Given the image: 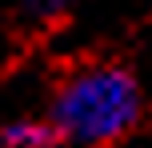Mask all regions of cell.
<instances>
[{
    "label": "cell",
    "mask_w": 152,
    "mask_h": 148,
    "mask_svg": "<svg viewBox=\"0 0 152 148\" xmlns=\"http://www.w3.org/2000/svg\"><path fill=\"white\" fill-rule=\"evenodd\" d=\"M144 116V88L124 64H80L56 84L48 124L60 148H112Z\"/></svg>",
    "instance_id": "6da1fadb"
},
{
    "label": "cell",
    "mask_w": 152,
    "mask_h": 148,
    "mask_svg": "<svg viewBox=\"0 0 152 148\" xmlns=\"http://www.w3.org/2000/svg\"><path fill=\"white\" fill-rule=\"evenodd\" d=\"M0 148H60L48 120H8L0 124Z\"/></svg>",
    "instance_id": "7a4b0ae2"
},
{
    "label": "cell",
    "mask_w": 152,
    "mask_h": 148,
    "mask_svg": "<svg viewBox=\"0 0 152 148\" xmlns=\"http://www.w3.org/2000/svg\"><path fill=\"white\" fill-rule=\"evenodd\" d=\"M76 0H20V12L28 16V20H56V16H64Z\"/></svg>",
    "instance_id": "3957f363"
}]
</instances>
